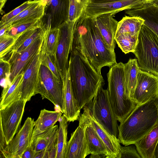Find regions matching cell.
Wrapping results in <instances>:
<instances>
[{
  "instance_id": "ab89813d",
  "label": "cell",
  "mask_w": 158,
  "mask_h": 158,
  "mask_svg": "<svg viewBox=\"0 0 158 158\" xmlns=\"http://www.w3.org/2000/svg\"><path fill=\"white\" fill-rule=\"evenodd\" d=\"M7 0H0V13H1L2 11V9L4 6Z\"/></svg>"
},
{
  "instance_id": "ee69618b",
  "label": "cell",
  "mask_w": 158,
  "mask_h": 158,
  "mask_svg": "<svg viewBox=\"0 0 158 158\" xmlns=\"http://www.w3.org/2000/svg\"><path fill=\"white\" fill-rule=\"evenodd\" d=\"M51 1V0H40L41 2L45 5H48Z\"/></svg>"
},
{
  "instance_id": "30bf717a",
  "label": "cell",
  "mask_w": 158,
  "mask_h": 158,
  "mask_svg": "<svg viewBox=\"0 0 158 158\" xmlns=\"http://www.w3.org/2000/svg\"><path fill=\"white\" fill-rule=\"evenodd\" d=\"M34 122V119L30 117L26 119L11 140L0 151L1 158H22L23 152L30 145Z\"/></svg>"
},
{
  "instance_id": "44dd1931",
  "label": "cell",
  "mask_w": 158,
  "mask_h": 158,
  "mask_svg": "<svg viewBox=\"0 0 158 158\" xmlns=\"http://www.w3.org/2000/svg\"><path fill=\"white\" fill-rule=\"evenodd\" d=\"M89 116L93 126L106 147L107 151L106 158H118L121 147L119 139L110 134L96 120L89 109Z\"/></svg>"
},
{
  "instance_id": "5b68a950",
  "label": "cell",
  "mask_w": 158,
  "mask_h": 158,
  "mask_svg": "<svg viewBox=\"0 0 158 158\" xmlns=\"http://www.w3.org/2000/svg\"><path fill=\"white\" fill-rule=\"evenodd\" d=\"M133 53L140 69L158 76V36L144 24Z\"/></svg>"
},
{
  "instance_id": "f546056e",
  "label": "cell",
  "mask_w": 158,
  "mask_h": 158,
  "mask_svg": "<svg viewBox=\"0 0 158 158\" xmlns=\"http://www.w3.org/2000/svg\"><path fill=\"white\" fill-rule=\"evenodd\" d=\"M57 131V151L56 158H64L67 143V127L68 121L64 114L59 120Z\"/></svg>"
},
{
  "instance_id": "cb8c5ba5",
  "label": "cell",
  "mask_w": 158,
  "mask_h": 158,
  "mask_svg": "<svg viewBox=\"0 0 158 158\" xmlns=\"http://www.w3.org/2000/svg\"><path fill=\"white\" fill-rule=\"evenodd\" d=\"M46 6L41 2L40 0H37L17 16L0 26L7 24L12 25L17 23L40 19L44 15Z\"/></svg>"
},
{
  "instance_id": "d4e9b609",
  "label": "cell",
  "mask_w": 158,
  "mask_h": 158,
  "mask_svg": "<svg viewBox=\"0 0 158 158\" xmlns=\"http://www.w3.org/2000/svg\"><path fill=\"white\" fill-rule=\"evenodd\" d=\"M139 69L136 59H129L127 63L124 64L126 92L128 97L132 100L137 83V75Z\"/></svg>"
},
{
  "instance_id": "74e56055",
  "label": "cell",
  "mask_w": 158,
  "mask_h": 158,
  "mask_svg": "<svg viewBox=\"0 0 158 158\" xmlns=\"http://www.w3.org/2000/svg\"><path fill=\"white\" fill-rule=\"evenodd\" d=\"M141 158L136 148L133 146H125L121 147L120 151L118 158Z\"/></svg>"
},
{
  "instance_id": "3957f363",
  "label": "cell",
  "mask_w": 158,
  "mask_h": 158,
  "mask_svg": "<svg viewBox=\"0 0 158 158\" xmlns=\"http://www.w3.org/2000/svg\"><path fill=\"white\" fill-rule=\"evenodd\" d=\"M158 123V96L136 105L118 126V138L125 146L134 144Z\"/></svg>"
},
{
  "instance_id": "8d00e7d4",
  "label": "cell",
  "mask_w": 158,
  "mask_h": 158,
  "mask_svg": "<svg viewBox=\"0 0 158 158\" xmlns=\"http://www.w3.org/2000/svg\"><path fill=\"white\" fill-rule=\"evenodd\" d=\"M6 33L0 36V58H3L17 38Z\"/></svg>"
},
{
  "instance_id": "7c38bea8",
  "label": "cell",
  "mask_w": 158,
  "mask_h": 158,
  "mask_svg": "<svg viewBox=\"0 0 158 158\" xmlns=\"http://www.w3.org/2000/svg\"><path fill=\"white\" fill-rule=\"evenodd\" d=\"M133 100L136 105L158 96V76L139 69Z\"/></svg>"
},
{
  "instance_id": "ac0fdd59",
  "label": "cell",
  "mask_w": 158,
  "mask_h": 158,
  "mask_svg": "<svg viewBox=\"0 0 158 158\" xmlns=\"http://www.w3.org/2000/svg\"><path fill=\"white\" fill-rule=\"evenodd\" d=\"M111 13H105L98 15L95 18L98 28L109 48L115 52V36L118 22L114 19Z\"/></svg>"
},
{
  "instance_id": "484cf974",
  "label": "cell",
  "mask_w": 158,
  "mask_h": 158,
  "mask_svg": "<svg viewBox=\"0 0 158 158\" xmlns=\"http://www.w3.org/2000/svg\"><path fill=\"white\" fill-rule=\"evenodd\" d=\"M63 113L60 111H50L42 110L37 119L34 122L33 132L44 131L53 127L59 120Z\"/></svg>"
},
{
  "instance_id": "9c48e42d",
  "label": "cell",
  "mask_w": 158,
  "mask_h": 158,
  "mask_svg": "<svg viewBox=\"0 0 158 158\" xmlns=\"http://www.w3.org/2000/svg\"><path fill=\"white\" fill-rule=\"evenodd\" d=\"M27 100L20 99L0 110V129L8 144L18 131Z\"/></svg>"
},
{
  "instance_id": "4dcf8cb0",
  "label": "cell",
  "mask_w": 158,
  "mask_h": 158,
  "mask_svg": "<svg viewBox=\"0 0 158 158\" xmlns=\"http://www.w3.org/2000/svg\"><path fill=\"white\" fill-rule=\"evenodd\" d=\"M138 37L128 33H122L115 34L114 39L118 47L123 52L126 54L134 52L137 44Z\"/></svg>"
},
{
  "instance_id": "e0dca14e",
  "label": "cell",
  "mask_w": 158,
  "mask_h": 158,
  "mask_svg": "<svg viewBox=\"0 0 158 158\" xmlns=\"http://www.w3.org/2000/svg\"><path fill=\"white\" fill-rule=\"evenodd\" d=\"M62 80L63 85L62 113L68 122H73L79 120L81 110L73 92L69 68Z\"/></svg>"
},
{
  "instance_id": "8992f818",
  "label": "cell",
  "mask_w": 158,
  "mask_h": 158,
  "mask_svg": "<svg viewBox=\"0 0 158 158\" xmlns=\"http://www.w3.org/2000/svg\"><path fill=\"white\" fill-rule=\"evenodd\" d=\"M104 83L98 88L93 99L88 104L91 114L96 120L110 135H118V124L110 101Z\"/></svg>"
},
{
  "instance_id": "e575fe53",
  "label": "cell",
  "mask_w": 158,
  "mask_h": 158,
  "mask_svg": "<svg viewBox=\"0 0 158 158\" xmlns=\"http://www.w3.org/2000/svg\"><path fill=\"white\" fill-rule=\"evenodd\" d=\"M39 60L41 64L49 68L57 79L62 80L60 74L52 56L46 53L40 52Z\"/></svg>"
},
{
  "instance_id": "d6986e66",
  "label": "cell",
  "mask_w": 158,
  "mask_h": 158,
  "mask_svg": "<svg viewBox=\"0 0 158 158\" xmlns=\"http://www.w3.org/2000/svg\"><path fill=\"white\" fill-rule=\"evenodd\" d=\"M83 110L85 135L90 154L104 155L106 158L107 150L91 123L89 116V109L88 106H85Z\"/></svg>"
},
{
  "instance_id": "277c9868",
  "label": "cell",
  "mask_w": 158,
  "mask_h": 158,
  "mask_svg": "<svg viewBox=\"0 0 158 158\" xmlns=\"http://www.w3.org/2000/svg\"><path fill=\"white\" fill-rule=\"evenodd\" d=\"M107 77L108 97L117 120L120 123L136 105L126 94L124 64L117 63L110 67Z\"/></svg>"
},
{
  "instance_id": "f6af8a7d",
  "label": "cell",
  "mask_w": 158,
  "mask_h": 158,
  "mask_svg": "<svg viewBox=\"0 0 158 158\" xmlns=\"http://www.w3.org/2000/svg\"><path fill=\"white\" fill-rule=\"evenodd\" d=\"M153 3L158 6V0H155L152 2Z\"/></svg>"
},
{
  "instance_id": "2e32d148",
  "label": "cell",
  "mask_w": 158,
  "mask_h": 158,
  "mask_svg": "<svg viewBox=\"0 0 158 158\" xmlns=\"http://www.w3.org/2000/svg\"><path fill=\"white\" fill-rule=\"evenodd\" d=\"M40 52L29 62L24 70L21 86V99L27 101H30L32 96L36 94L41 64L39 60Z\"/></svg>"
},
{
  "instance_id": "4fadbf2b",
  "label": "cell",
  "mask_w": 158,
  "mask_h": 158,
  "mask_svg": "<svg viewBox=\"0 0 158 158\" xmlns=\"http://www.w3.org/2000/svg\"><path fill=\"white\" fill-rule=\"evenodd\" d=\"M147 3L145 0H120L102 2H91L87 8L86 14L93 18L105 13L113 15L123 10L142 7Z\"/></svg>"
},
{
  "instance_id": "83f0119b",
  "label": "cell",
  "mask_w": 158,
  "mask_h": 158,
  "mask_svg": "<svg viewBox=\"0 0 158 158\" xmlns=\"http://www.w3.org/2000/svg\"><path fill=\"white\" fill-rule=\"evenodd\" d=\"M144 21L139 17L125 16L118 22L115 34L126 33L138 37Z\"/></svg>"
},
{
  "instance_id": "836d02e7",
  "label": "cell",
  "mask_w": 158,
  "mask_h": 158,
  "mask_svg": "<svg viewBox=\"0 0 158 158\" xmlns=\"http://www.w3.org/2000/svg\"><path fill=\"white\" fill-rule=\"evenodd\" d=\"M11 66L7 60L0 59V78L1 85L4 87L10 85Z\"/></svg>"
},
{
  "instance_id": "d590c367",
  "label": "cell",
  "mask_w": 158,
  "mask_h": 158,
  "mask_svg": "<svg viewBox=\"0 0 158 158\" xmlns=\"http://www.w3.org/2000/svg\"><path fill=\"white\" fill-rule=\"evenodd\" d=\"M37 0L27 1L9 13L3 15L0 21V26L4 24L11 19L17 16L24 10L35 2Z\"/></svg>"
},
{
  "instance_id": "ba28073f",
  "label": "cell",
  "mask_w": 158,
  "mask_h": 158,
  "mask_svg": "<svg viewBox=\"0 0 158 158\" xmlns=\"http://www.w3.org/2000/svg\"><path fill=\"white\" fill-rule=\"evenodd\" d=\"M75 22H65L58 27V40L53 60L62 80L69 68V56L72 48Z\"/></svg>"
},
{
  "instance_id": "7bdbcfd3",
  "label": "cell",
  "mask_w": 158,
  "mask_h": 158,
  "mask_svg": "<svg viewBox=\"0 0 158 158\" xmlns=\"http://www.w3.org/2000/svg\"><path fill=\"white\" fill-rule=\"evenodd\" d=\"M154 156L155 158H158V142L155 149Z\"/></svg>"
},
{
  "instance_id": "7a4b0ae2",
  "label": "cell",
  "mask_w": 158,
  "mask_h": 158,
  "mask_svg": "<svg viewBox=\"0 0 158 158\" xmlns=\"http://www.w3.org/2000/svg\"><path fill=\"white\" fill-rule=\"evenodd\" d=\"M70 53L69 69L71 84L81 110L92 101L104 81L101 73L90 64L78 44L73 42Z\"/></svg>"
},
{
  "instance_id": "b9f144b4",
  "label": "cell",
  "mask_w": 158,
  "mask_h": 158,
  "mask_svg": "<svg viewBox=\"0 0 158 158\" xmlns=\"http://www.w3.org/2000/svg\"><path fill=\"white\" fill-rule=\"evenodd\" d=\"M120 0H91V2H102L112 1H116Z\"/></svg>"
},
{
  "instance_id": "5bb4252c",
  "label": "cell",
  "mask_w": 158,
  "mask_h": 158,
  "mask_svg": "<svg viewBox=\"0 0 158 158\" xmlns=\"http://www.w3.org/2000/svg\"><path fill=\"white\" fill-rule=\"evenodd\" d=\"M78 127L71 134L65 148L64 158H85L90 154L85 132L83 113L79 119Z\"/></svg>"
},
{
  "instance_id": "7402d4cb",
  "label": "cell",
  "mask_w": 158,
  "mask_h": 158,
  "mask_svg": "<svg viewBox=\"0 0 158 158\" xmlns=\"http://www.w3.org/2000/svg\"><path fill=\"white\" fill-rule=\"evenodd\" d=\"M158 142V123L134 144L141 158H155L154 151Z\"/></svg>"
},
{
  "instance_id": "6da1fadb",
  "label": "cell",
  "mask_w": 158,
  "mask_h": 158,
  "mask_svg": "<svg viewBox=\"0 0 158 158\" xmlns=\"http://www.w3.org/2000/svg\"><path fill=\"white\" fill-rule=\"evenodd\" d=\"M73 42L81 47L89 63L99 73L102 67L110 68L117 63L115 53L106 44L95 18L86 14L75 22Z\"/></svg>"
},
{
  "instance_id": "603a6c76",
  "label": "cell",
  "mask_w": 158,
  "mask_h": 158,
  "mask_svg": "<svg viewBox=\"0 0 158 158\" xmlns=\"http://www.w3.org/2000/svg\"><path fill=\"white\" fill-rule=\"evenodd\" d=\"M23 75L24 71L19 74L10 85L3 88L1 98L0 110L21 99V86Z\"/></svg>"
},
{
  "instance_id": "60d3db41",
  "label": "cell",
  "mask_w": 158,
  "mask_h": 158,
  "mask_svg": "<svg viewBox=\"0 0 158 158\" xmlns=\"http://www.w3.org/2000/svg\"><path fill=\"white\" fill-rule=\"evenodd\" d=\"M90 158H105L106 156L104 155H99V154H96V155H94V154H91L90 156H89Z\"/></svg>"
},
{
  "instance_id": "7dc6e473",
  "label": "cell",
  "mask_w": 158,
  "mask_h": 158,
  "mask_svg": "<svg viewBox=\"0 0 158 158\" xmlns=\"http://www.w3.org/2000/svg\"><path fill=\"white\" fill-rule=\"evenodd\" d=\"M30 0V1H34V0Z\"/></svg>"
},
{
  "instance_id": "f1b7e54d",
  "label": "cell",
  "mask_w": 158,
  "mask_h": 158,
  "mask_svg": "<svg viewBox=\"0 0 158 158\" xmlns=\"http://www.w3.org/2000/svg\"><path fill=\"white\" fill-rule=\"evenodd\" d=\"M58 128L56 125L43 131L33 132L30 146L36 152L45 150Z\"/></svg>"
},
{
  "instance_id": "bcb514c9",
  "label": "cell",
  "mask_w": 158,
  "mask_h": 158,
  "mask_svg": "<svg viewBox=\"0 0 158 158\" xmlns=\"http://www.w3.org/2000/svg\"><path fill=\"white\" fill-rule=\"evenodd\" d=\"M147 3H150L152 2L155 0H145Z\"/></svg>"
},
{
  "instance_id": "1f68e13d",
  "label": "cell",
  "mask_w": 158,
  "mask_h": 158,
  "mask_svg": "<svg viewBox=\"0 0 158 158\" xmlns=\"http://www.w3.org/2000/svg\"><path fill=\"white\" fill-rule=\"evenodd\" d=\"M91 0H69V21L75 22L86 13Z\"/></svg>"
},
{
  "instance_id": "ffe728a7",
  "label": "cell",
  "mask_w": 158,
  "mask_h": 158,
  "mask_svg": "<svg viewBox=\"0 0 158 158\" xmlns=\"http://www.w3.org/2000/svg\"><path fill=\"white\" fill-rule=\"evenodd\" d=\"M130 16L139 17L145 21L144 24L158 36V6L153 2L146 3L138 8L126 10Z\"/></svg>"
},
{
  "instance_id": "9a60e30c",
  "label": "cell",
  "mask_w": 158,
  "mask_h": 158,
  "mask_svg": "<svg viewBox=\"0 0 158 158\" xmlns=\"http://www.w3.org/2000/svg\"><path fill=\"white\" fill-rule=\"evenodd\" d=\"M69 0H51L46 5L41 19L42 24L50 23L51 28H58L69 21Z\"/></svg>"
},
{
  "instance_id": "d6a6232c",
  "label": "cell",
  "mask_w": 158,
  "mask_h": 158,
  "mask_svg": "<svg viewBox=\"0 0 158 158\" xmlns=\"http://www.w3.org/2000/svg\"><path fill=\"white\" fill-rule=\"evenodd\" d=\"M41 22L40 19L15 24L12 25L5 33L17 38L23 32L30 28L37 25Z\"/></svg>"
},
{
  "instance_id": "8fae6325",
  "label": "cell",
  "mask_w": 158,
  "mask_h": 158,
  "mask_svg": "<svg viewBox=\"0 0 158 158\" xmlns=\"http://www.w3.org/2000/svg\"><path fill=\"white\" fill-rule=\"evenodd\" d=\"M43 29L42 33L24 50L19 53H12L7 57L8 58L6 60L11 66L10 83L24 71L29 62L40 51L43 40Z\"/></svg>"
},
{
  "instance_id": "f35d334b",
  "label": "cell",
  "mask_w": 158,
  "mask_h": 158,
  "mask_svg": "<svg viewBox=\"0 0 158 158\" xmlns=\"http://www.w3.org/2000/svg\"><path fill=\"white\" fill-rule=\"evenodd\" d=\"M36 152L29 145L23 152L22 158H34Z\"/></svg>"
},
{
  "instance_id": "52a82bcc",
  "label": "cell",
  "mask_w": 158,
  "mask_h": 158,
  "mask_svg": "<svg viewBox=\"0 0 158 158\" xmlns=\"http://www.w3.org/2000/svg\"><path fill=\"white\" fill-rule=\"evenodd\" d=\"M63 89L62 80L57 79L49 68L40 64L36 94H40L43 99H48L62 113Z\"/></svg>"
},
{
  "instance_id": "4316f807",
  "label": "cell",
  "mask_w": 158,
  "mask_h": 158,
  "mask_svg": "<svg viewBox=\"0 0 158 158\" xmlns=\"http://www.w3.org/2000/svg\"><path fill=\"white\" fill-rule=\"evenodd\" d=\"M42 27L44 30V35L40 52L54 56L58 41L59 29L51 28L50 23L42 24Z\"/></svg>"
}]
</instances>
